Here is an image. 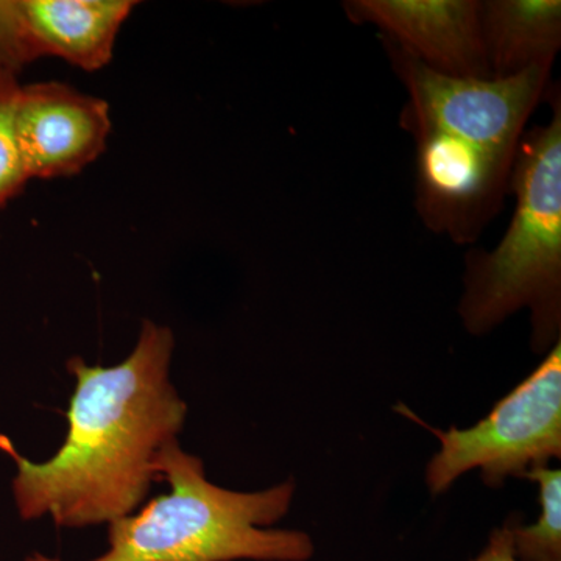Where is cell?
Segmentation results:
<instances>
[{"mask_svg": "<svg viewBox=\"0 0 561 561\" xmlns=\"http://www.w3.org/2000/svg\"><path fill=\"white\" fill-rule=\"evenodd\" d=\"M342 9L353 24L373 25L434 72L491 79L479 0H346Z\"/></svg>", "mask_w": 561, "mask_h": 561, "instance_id": "obj_7", "label": "cell"}, {"mask_svg": "<svg viewBox=\"0 0 561 561\" xmlns=\"http://www.w3.org/2000/svg\"><path fill=\"white\" fill-rule=\"evenodd\" d=\"M136 5L133 0H18L32 60L61 58L87 72L113 60L122 25Z\"/></svg>", "mask_w": 561, "mask_h": 561, "instance_id": "obj_9", "label": "cell"}, {"mask_svg": "<svg viewBox=\"0 0 561 561\" xmlns=\"http://www.w3.org/2000/svg\"><path fill=\"white\" fill-rule=\"evenodd\" d=\"M472 561H519L513 549L512 522L491 534L489 545L481 556Z\"/></svg>", "mask_w": 561, "mask_h": 561, "instance_id": "obj_14", "label": "cell"}, {"mask_svg": "<svg viewBox=\"0 0 561 561\" xmlns=\"http://www.w3.org/2000/svg\"><path fill=\"white\" fill-rule=\"evenodd\" d=\"M440 451L427 465L432 494L449 489L465 472L481 470L483 482L502 485L507 478H524L561 456V345L529 378L502 398L486 419L470 430H434Z\"/></svg>", "mask_w": 561, "mask_h": 561, "instance_id": "obj_4", "label": "cell"}, {"mask_svg": "<svg viewBox=\"0 0 561 561\" xmlns=\"http://www.w3.org/2000/svg\"><path fill=\"white\" fill-rule=\"evenodd\" d=\"M382 43L391 69L409 94L400 117L405 131L446 133L515 160L527 122L552 90L551 66H537L508 79H456Z\"/></svg>", "mask_w": 561, "mask_h": 561, "instance_id": "obj_5", "label": "cell"}, {"mask_svg": "<svg viewBox=\"0 0 561 561\" xmlns=\"http://www.w3.org/2000/svg\"><path fill=\"white\" fill-rule=\"evenodd\" d=\"M27 65L16 0H0V69L18 73Z\"/></svg>", "mask_w": 561, "mask_h": 561, "instance_id": "obj_13", "label": "cell"}, {"mask_svg": "<svg viewBox=\"0 0 561 561\" xmlns=\"http://www.w3.org/2000/svg\"><path fill=\"white\" fill-rule=\"evenodd\" d=\"M18 136L28 176L77 175L105 151L111 133L108 102L61 81L21 88Z\"/></svg>", "mask_w": 561, "mask_h": 561, "instance_id": "obj_8", "label": "cell"}, {"mask_svg": "<svg viewBox=\"0 0 561 561\" xmlns=\"http://www.w3.org/2000/svg\"><path fill=\"white\" fill-rule=\"evenodd\" d=\"M551 119L524 133L511 194L515 209L493 250L465 257L459 313L470 334L482 335L523 309L530 312L537 351L560 341L561 330V98L549 92Z\"/></svg>", "mask_w": 561, "mask_h": 561, "instance_id": "obj_3", "label": "cell"}, {"mask_svg": "<svg viewBox=\"0 0 561 561\" xmlns=\"http://www.w3.org/2000/svg\"><path fill=\"white\" fill-rule=\"evenodd\" d=\"M173 351L171 328L144 320L121 364L101 367L70 357L76 387L68 434L50 459L28 460L0 435V449L16 463L11 490L24 522L108 526L142 507L151 483L160 481L158 459L179 442L187 415L171 379Z\"/></svg>", "mask_w": 561, "mask_h": 561, "instance_id": "obj_1", "label": "cell"}, {"mask_svg": "<svg viewBox=\"0 0 561 561\" xmlns=\"http://www.w3.org/2000/svg\"><path fill=\"white\" fill-rule=\"evenodd\" d=\"M21 88L18 73L0 69V209L31 181L18 136L16 111Z\"/></svg>", "mask_w": 561, "mask_h": 561, "instance_id": "obj_12", "label": "cell"}, {"mask_svg": "<svg viewBox=\"0 0 561 561\" xmlns=\"http://www.w3.org/2000/svg\"><path fill=\"white\" fill-rule=\"evenodd\" d=\"M169 493L108 524V549L90 561H306L313 542L300 530L268 526L289 512L295 483L242 493L206 478L205 465L180 442L157 463ZM25 561H60L28 557Z\"/></svg>", "mask_w": 561, "mask_h": 561, "instance_id": "obj_2", "label": "cell"}, {"mask_svg": "<svg viewBox=\"0 0 561 561\" xmlns=\"http://www.w3.org/2000/svg\"><path fill=\"white\" fill-rule=\"evenodd\" d=\"M482 36L491 79L551 66L561 49L560 0H486Z\"/></svg>", "mask_w": 561, "mask_h": 561, "instance_id": "obj_10", "label": "cell"}, {"mask_svg": "<svg viewBox=\"0 0 561 561\" xmlns=\"http://www.w3.org/2000/svg\"><path fill=\"white\" fill-rule=\"evenodd\" d=\"M409 135L415 139V209L421 221L457 245H471L511 194L515 160L446 133Z\"/></svg>", "mask_w": 561, "mask_h": 561, "instance_id": "obj_6", "label": "cell"}, {"mask_svg": "<svg viewBox=\"0 0 561 561\" xmlns=\"http://www.w3.org/2000/svg\"><path fill=\"white\" fill-rule=\"evenodd\" d=\"M524 478L540 486L541 513L531 526L512 522L513 549L519 561H561V471L538 467Z\"/></svg>", "mask_w": 561, "mask_h": 561, "instance_id": "obj_11", "label": "cell"}]
</instances>
